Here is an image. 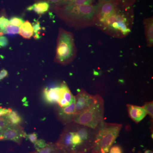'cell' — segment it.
<instances>
[{"mask_svg":"<svg viewBox=\"0 0 153 153\" xmlns=\"http://www.w3.org/2000/svg\"><path fill=\"white\" fill-rule=\"evenodd\" d=\"M144 153H153L152 151L150 150H147L145 151Z\"/></svg>","mask_w":153,"mask_h":153,"instance_id":"34","label":"cell"},{"mask_svg":"<svg viewBox=\"0 0 153 153\" xmlns=\"http://www.w3.org/2000/svg\"><path fill=\"white\" fill-rule=\"evenodd\" d=\"M97 129L72 122L66 125L56 143L67 153H91Z\"/></svg>","mask_w":153,"mask_h":153,"instance_id":"1","label":"cell"},{"mask_svg":"<svg viewBox=\"0 0 153 153\" xmlns=\"http://www.w3.org/2000/svg\"><path fill=\"white\" fill-rule=\"evenodd\" d=\"M10 24V21L4 16L0 17V30H3Z\"/></svg>","mask_w":153,"mask_h":153,"instance_id":"25","label":"cell"},{"mask_svg":"<svg viewBox=\"0 0 153 153\" xmlns=\"http://www.w3.org/2000/svg\"><path fill=\"white\" fill-rule=\"evenodd\" d=\"M95 0H92V3L94 2H95Z\"/></svg>","mask_w":153,"mask_h":153,"instance_id":"36","label":"cell"},{"mask_svg":"<svg viewBox=\"0 0 153 153\" xmlns=\"http://www.w3.org/2000/svg\"><path fill=\"white\" fill-rule=\"evenodd\" d=\"M76 54L73 33L63 28H59L55 62L61 65H68L74 60Z\"/></svg>","mask_w":153,"mask_h":153,"instance_id":"5","label":"cell"},{"mask_svg":"<svg viewBox=\"0 0 153 153\" xmlns=\"http://www.w3.org/2000/svg\"><path fill=\"white\" fill-rule=\"evenodd\" d=\"M33 30H34V37L35 39L36 40L40 39L41 38V36H40V32L41 30V27L40 24L39 22H36L32 24Z\"/></svg>","mask_w":153,"mask_h":153,"instance_id":"19","label":"cell"},{"mask_svg":"<svg viewBox=\"0 0 153 153\" xmlns=\"http://www.w3.org/2000/svg\"><path fill=\"white\" fill-rule=\"evenodd\" d=\"M108 153H123V151L120 146L114 145L111 147Z\"/></svg>","mask_w":153,"mask_h":153,"instance_id":"26","label":"cell"},{"mask_svg":"<svg viewBox=\"0 0 153 153\" xmlns=\"http://www.w3.org/2000/svg\"><path fill=\"white\" fill-rule=\"evenodd\" d=\"M75 98V116L80 114L88 109L93 104L95 99V95L88 93L83 88L79 89Z\"/></svg>","mask_w":153,"mask_h":153,"instance_id":"7","label":"cell"},{"mask_svg":"<svg viewBox=\"0 0 153 153\" xmlns=\"http://www.w3.org/2000/svg\"><path fill=\"white\" fill-rule=\"evenodd\" d=\"M122 127L121 124L104 121L97 128L95 140L91 153H108Z\"/></svg>","mask_w":153,"mask_h":153,"instance_id":"4","label":"cell"},{"mask_svg":"<svg viewBox=\"0 0 153 153\" xmlns=\"http://www.w3.org/2000/svg\"><path fill=\"white\" fill-rule=\"evenodd\" d=\"M26 138L30 141V142L34 144L38 140V134L36 132L26 135Z\"/></svg>","mask_w":153,"mask_h":153,"instance_id":"28","label":"cell"},{"mask_svg":"<svg viewBox=\"0 0 153 153\" xmlns=\"http://www.w3.org/2000/svg\"><path fill=\"white\" fill-rule=\"evenodd\" d=\"M45 1H47L49 4L55 5L57 7L63 6L64 0H46Z\"/></svg>","mask_w":153,"mask_h":153,"instance_id":"29","label":"cell"},{"mask_svg":"<svg viewBox=\"0 0 153 153\" xmlns=\"http://www.w3.org/2000/svg\"><path fill=\"white\" fill-rule=\"evenodd\" d=\"M55 9L58 17L69 27L79 30L94 26V7L92 5L68 4Z\"/></svg>","mask_w":153,"mask_h":153,"instance_id":"3","label":"cell"},{"mask_svg":"<svg viewBox=\"0 0 153 153\" xmlns=\"http://www.w3.org/2000/svg\"><path fill=\"white\" fill-rule=\"evenodd\" d=\"M147 46L152 47L153 46V18L145 19L143 21Z\"/></svg>","mask_w":153,"mask_h":153,"instance_id":"13","label":"cell"},{"mask_svg":"<svg viewBox=\"0 0 153 153\" xmlns=\"http://www.w3.org/2000/svg\"><path fill=\"white\" fill-rule=\"evenodd\" d=\"M8 76V72L5 69H1L0 71V81L3 80Z\"/></svg>","mask_w":153,"mask_h":153,"instance_id":"31","label":"cell"},{"mask_svg":"<svg viewBox=\"0 0 153 153\" xmlns=\"http://www.w3.org/2000/svg\"><path fill=\"white\" fill-rule=\"evenodd\" d=\"M10 24L17 27H21L24 23L25 21L21 17L14 16L12 17L10 20Z\"/></svg>","mask_w":153,"mask_h":153,"instance_id":"20","label":"cell"},{"mask_svg":"<svg viewBox=\"0 0 153 153\" xmlns=\"http://www.w3.org/2000/svg\"><path fill=\"white\" fill-rule=\"evenodd\" d=\"M26 135L24 128L20 125H11L1 131L2 140L11 141L19 145L22 144Z\"/></svg>","mask_w":153,"mask_h":153,"instance_id":"8","label":"cell"},{"mask_svg":"<svg viewBox=\"0 0 153 153\" xmlns=\"http://www.w3.org/2000/svg\"><path fill=\"white\" fill-rule=\"evenodd\" d=\"M143 107L144 108L147 114L153 119V101L146 102Z\"/></svg>","mask_w":153,"mask_h":153,"instance_id":"21","label":"cell"},{"mask_svg":"<svg viewBox=\"0 0 153 153\" xmlns=\"http://www.w3.org/2000/svg\"><path fill=\"white\" fill-rule=\"evenodd\" d=\"M104 114V100L97 94L93 104L84 112L75 116L73 122L95 129L103 121Z\"/></svg>","mask_w":153,"mask_h":153,"instance_id":"6","label":"cell"},{"mask_svg":"<svg viewBox=\"0 0 153 153\" xmlns=\"http://www.w3.org/2000/svg\"><path fill=\"white\" fill-rule=\"evenodd\" d=\"M9 41L5 36H0V48H5L8 45Z\"/></svg>","mask_w":153,"mask_h":153,"instance_id":"27","label":"cell"},{"mask_svg":"<svg viewBox=\"0 0 153 153\" xmlns=\"http://www.w3.org/2000/svg\"><path fill=\"white\" fill-rule=\"evenodd\" d=\"M68 4L73 5L75 6L83 5H92V0H73Z\"/></svg>","mask_w":153,"mask_h":153,"instance_id":"22","label":"cell"},{"mask_svg":"<svg viewBox=\"0 0 153 153\" xmlns=\"http://www.w3.org/2000/svg\"><path fill=\"white\" fill-rule=\"evenodd\" d=\"M47 143L46 142L45 140L43 139L37 140V141L34 143V147L36 150L41 149L46 146Z\"/></svg>","mask_w":153,"mask_h":153,"instance_id":"24","label":"cell"},{"mask_svg":"<svg viewBox=\"0 0 153 153\" xmlns=\"http://www.w3.org/2000/svg\"><path fill=\"white\" fill-rule=\"evenodd\" d=\"M5 116L9 123L12 125H20L23 121L22 116L16 111L12 110V111Z\"/></svg>","mask_w":153,"mask_h":153,"instance_id":"17","label":"cell"},{"mask_svg":"<svg viewBox=\"0 0 153 153\" xmlns=\"http://www.w3.org/2000/svg\"><path fill=\"white\" fill-rule=\"evenodd\" d=\"M75 100L68 106L60 107L56 105L55 112L57 119L63 124L66 125L73 122L75 114Z\"/></svg>","mask_w":153,"mask_h":153,"instance_id":"9","label":"cell"},{"mask_svg":"<svg viewBox=\"0 0 153 153\" xmlns=\"http://www.w3.org/2000/svg\"><path fill=\"white\" fill-rule=\"evenodd\" d=\"M98 1H104V2H116L119 3V0H98Z\"/></svg>","mask_w":153,"mask_h":153,"instance_id":"32","label":"cell"},{"mask_svg":"<svg viewBox=\"0 0 153 153\" xmlns=\"http://www.w3.org/2000/svg\"><path fill=\"white\" fill-rule=\"evenodd\" d=\"M134 15L132 6L119 3L112 13L94 22V26L113 38H125L131 32Z\"/></svg>","mask_w":153,"mask_h":153,"instance_id":"2","label":"cell"},{"mask_svg":"<svg viewBox=\"0 0 153 153\" xmlns=\"http://www.w3.org/2000/svg\"><path fill=\"white\" fill-rule=\"evenodd\" d=\"M19 34L23 38L30 39L34 35V30L32 24L27 21L21 26Z\"/></svg>","mask_w":153,"mask_h":153,"instance_id":"16","label":"cell"},{"mask_svg":"<svg viewBox=\"0 0 153 153\" xmlns=\"http://www.w3.org/2000/svg\"><path fill=\"white\" fill-rule=\"evenodd\" d=\"M29 153H67L56 143H48L45 147Z\"/></svg>","mask_w":153,"mask_h":153,"instance_id":"14","label":"cell"},{"mask_svg":"<svg viewBox=\"0 0 153 153\" xmlns=\"http://www.w3.org/2000/svg\"><path fill=\"white\" fill-rule=\"evenodd\" d=\"M2 140V137L1 136V131H0V141Z\"/></svg>","mask_w":153,"mask_h":153,"instance_id":"35","label":"cell"},{"mask_svg":"<svg viewBox=\"0 0 153 153\" xmlns=\"http://www.w3.org/2000/svg\"><path fill=\"white\" fill-rule=\"evenodd\" d=\"M50 8V4L45 1L35 3L33 5L30 6L27 8L28 11H33L38 14L42 15L48 12Z\"/></svg>","mask_w":153,"mask_h":153,"instance_id":"15","label":"cell"},{"mask_svg":"<svg viewBox=\"0 0 153 153\" xmlns=\"http://www.w3.org/2000/svg\"><path fill=\"white\" fill-rule=\"evenodd\" d=\"M72 1H73V0H64V4H63V6L68 4Z\"/></svg>","mask_w":153,"mask_h":153,"instance_id":"33","label":"cell"},{"mask_svg":"<svg viewBox=\"0 0 153 153\" xmlns=\"http://www.w3.org/2000/svg\"><path fill=\"white\" fill-rule=\"evenodd\" d=\"M60 86L44 88L43 97L46 102L50 104L57 103L60 98Z\"/></svg>","mask_w":153,"mask_h":153,"instance_id":"12","label":"cell"},{"mask_svg":"<svg viewBox=\"0 0 153 153\" xmlns=\"http://www.w3.org/2000/svg\"><path fill=\"white\" fill-rule=\"evenodd\" d=\"M12 109L10 108H6L0 106V117H2L5 116L9 113L12 111Z\"/></svg>","mask_w":153,"mask_h":153,"instance_id":"30","label":"cell"},{"mask_svg":"<svg viewBox=\"0 0 153 153\" xmlns=\"http://www.w3.org/2000/svg\"><path fill=\"white\" fill-rule=\"evenodd\" d=\"M60 87V96L57 104L60 107L68 106L75 100L74 96L65 82H62Z\"/></svg>","mask_w":153,"mask_h":153,"instance_id":"10","label":"cell"},{"mask_svg":"<svg viewBox=\"0 0 153 153\" xmlns=\"http://www.w3.org/2000/svg\"><path fill=\"white\" fill-rule=\"evenodd\" d=\"M10 125V123H9L6 116L0 117V131L4 130Z\"/></svg>","mask_w":153,"mask_h":153,"instance_id":"23","label":"cell"},{"mask_svg":"<svg viewBox=\"0 0 153 153\" xmlns=\"http://www.w3.org/2000/svg\"><path fill=\"white\" fill-rule=\"evenodd\" d=\"M127 107L130 117L136 123L143 120L147 114L143 107L128 104Z\"/></svg>","mask_w":153,"mask_h":153,"instance_id":"11","label":"cell"},{"mask_svg":"<svg viewBox=\"0 0 153 153\" xmlns=\"http://www.w3.org/2000/svg\"><path fill=\"white\" fill-rule=\"evenodd\" d=\"M20 28L9 24L3 30H0V36L4 34H7L9 36H15L19 34Z\"/></svg>","mask_w":153,"mask_h":153,"instance_id":"18","label":"cell"}]
</instances>
